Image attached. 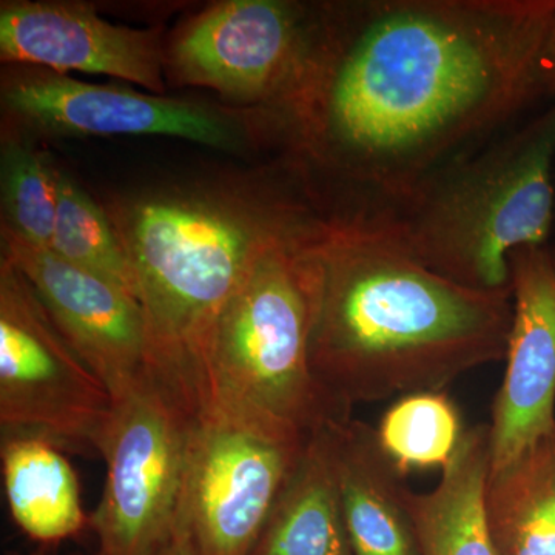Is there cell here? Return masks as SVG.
I'll return each mask as SVG.
<instances>
[{"instance_id":"7a4b0ae2","label":"cell","mask_w":555,"mask_h":555,"mask_svg":"<svg viewBox=\"0 0 555 555\" xmlns=\"http://www.w3.org/2000/svg\"><path fill=\"white\" fill-rule=\"evenodd\" d=\"M313 375L343 412L456 378L506 356L513 291H480L434 272L390 233L324 222Z\"/></svg>"},{"instance_id":"7c38bea8","label":"cell","mask_w":555,"mask_h":555,"mask_svg":"<svg viewBox=\"0 0 555 555\" xmlns=\"http://www.w3.org/2000/svg\"><path fill=\"white\" fill-rule=\"evenodd\" d=\"M513 324L489 425L491 476L555 436V258L550 246L509 257Z\"/></svg>"},{"instance_id":"4fadbf2b","label":"cell","mask_w":555,"mask_h":555,"mask_svg":"<svg viewBox=\"0 0 555 555\" xmlns=\"http://www.w3.org/2000/svg\"><path fill=\"white\" fill-rule=\"evenodd\" d=\"M0 57L9 64L107 75L163 93L159 33L109 24L73 3H3Z\"/></svg>"},{"instance_id":"6da1fadb","label":"cell","mask_w":555,"mask_h":555,"mask_svg":"<svg viewBox=\"0 0 555 555\" xmlns=\"http://www.w3.org/2000/svg\"><path fill=\"white\" fill-rule=\"evenodd\" d=\"M555 0H360L317 7L273 105L328 224L382 228L449 164L542 102Z\"/></svg>"},{"instance_id":"5bb4252c","label":"cell","mask_w":555,"mask_h":555,"mask_svg":"<svg viewBox=\"0 0 555 555\" xmlns=\"http://www.w3.org/2000/svg\"><path fill=\"white\" fill-rule=\"evenodd\" d=\"M318 433L331 456L356 555H420L408 486L379 447L375 427L350 416Z\"/></svg>"},{"instance_id":"52a82bcc","label":"cell","mask_w":555,"mask_h":555,"mask_svg":"<svg viewBox=\"0 0 555 555\" xmlns=\"http://www.w3.org/2000/svg\"><path fill=\"white\" fill-rule=\"evenodd\" d=\"M115 400L69 347L30 284L0 273V430L62 452L101 455Z\"/></svg>"},{"instance_id":"9a60e30c","label":"cell","mask_w":555,"mask_h":555,"mask_svg":"<svg viewBox=\"0 0 555 555\" xmlns=\"http://www.w3.org/2000/svg\"><path fill=\"white\" fill-rule=\"evenodd\" d=\"M440 483L427 494L406 489L420 555H499L486 491L491 476L489 425L466 429Z\"/></svg>"},{"instance_id":"ac0fdd59","label":"cell","mask_w":555,"mask_h":555,"mask_svg":"<svg viewBox=\"0 0 555 555\" xmlns=\"http://www.w3.org/2000/svg\"><path fill=\"white\" fill-rule=\"evenodd\" d=\"M489 525L499 555H555V436L489 476Z\"/></svg>"},{"instance_id":"d4e9b609","label":"cell","mask_w":555,"mask_h":555,"mask_svg":"<svg viewBox=\"0 0 555 555\" xmlns=\"http://www.w3.org/2000/svg\"><path fill=\"white\" fill-rule=\"evenodd\" d=\"M553 254H554V258H555V247H553Z\"/></svg>"},{"instance_id":"3957f363","label":"cell","mask_w":555,"mask_h":555,"mask_svg":"<svg viewBox=\"0 0 555 555\" xmlns=\"http://www.w3.org/2000/svg\"><path fill=\"white\" fill-rule=\"evenodd\" d=\"M108 217L133 269L149 372L199 414L219 315L259 255L317 218L281 201L207 192L141 196L112 207Z\"/></svg>"},{"instance_id":"5b68a950","label":"cell","mask_w":555,"mask_h":555,"mask_svg":"<svg viewBox=\"0 0 555 555\" xmlns=\"http://www.w3.org/2000/svg\"><path fill=\"white\" fill-rule=\"evenodd\" d=\"M324 221L259 255L219 315L206 358V406L273 416L312 436L350 418L313 375L310 343L321 291Z\"/></svg>"},{"instance_id":"603a6c76","label":"cell","mask_w":555,"mask_h":555,"mask_svg":"<svg viewBox=\"0 0 555 555\" xmlns=\"http://www.w3.org/2000/svg\"><path fill=\"white\" fill-rule=\"evenodd\" d=\"M158 555H195V553H193L192 546L189 545L184 537L177 535L173 542L166 550L160 551Z\"/></svg>"},{"instance_id":"9c48e42d","label":"cell","mask_w":555,"mask_h":555,"mask_svg":"<svg viewBox=\"0 0 555 555\" xmlns=\"http://www.w3.org/2000/svg\"><path fill=\"white\" fill-rule=\"evenodd\" d=\"M313 10L278 0H230L193 17L171 47L182 82L276 105L308 54Z\"/></svg>"},{"instance_id":"d6986e66","label":"cell","mask_w":555,"mask_h":555,"mask_svg":"<svg viewBox=\"0 0 555 555\" xmlns=\"http://www.w3.org/2000/svg\"><path fill=\"white\" fill-rule=\"evenodd\" d=\"M378 443L398 473L441 469L449 465L466 429L454 401L444 392L397 398L375 427Z\"/></svg>"},{"instance_id":"2e32d148","label":"cell","mask_w":555,"mask_h":555,"mask_svg":"<svg viewBox=\"0 0 555 555\" xmlns=\"http://www.w3.org/2000/svg\"><path fill=\"white\" fill-rule=\"evenodd\" d=\"M250 555H356L331 456L318 430Z\"/></svg>"},{"instance_id":"30bf717a","label":"cell","mask_w":555,"mask_h":555,"mask_svg":"<svg viewBox=\"0 0 555 555\" xmlns=\"http://www.w3.org/2000/svg\"><path fill=\"white\" fill-rule=\"evenodd\" d=\"M3 259L25 278L51 321L113 400L149 375L147 327L133 295L3 228Z\"/></svg>"},{"instance_id":"cb8c5ba5","label":"cell","mask_w":555,"mask_h":555,"mask_svg":"<svg viewBox=\"0 0 555 555\" xmlns=\"http://www.w3.org/2000/svg\"><path fill=\"white\" fill-rule=\"evenodd\" d=\"M554 185H555V175H554ZM554 229H555V218H554Z\"/></svg>"},{"instance_id":"8992f818","label":"cell","mask_w":555,"mask_h":555,"mask_svg":"<svg viewBox=\"0 0 555 555\" xmlns=\"http://www.w3.org/2000/svg\"><path fill=\"white\" fill-rule=\"evenodd\" d=\"M309 438L273 416L204 408L190 436L177 535L195 555H250Z\"/></svg>"},{"instance_id":"277c9868","label":"cell","mask_w":555,"mask_h":555,"mask_svg":"<svg viewBox=\"0 0 555 555\" xmlns=\"http://www.w3.org/2000/svg\"><path fill=\"white\" fill-rule=\"evenodd\" d=\"M554 175L555 98L449 164L377 229L455 283L506 291L511 255L553 235Z\"/></svg>"},{"instance_id":"8fae6325","label":"cell","mask_w":555,"mask_h":555,"mask_svg":"<svg viewBox=\"0 0 555 555\" xmlns=\"http://www.w3.org/2000/svg\"><path fill=\"white\" fill-rule=\"evenodd\" d=\"M2 100L14 115L53 133L171 137L215 149H232L241 142L240 127L217 109L82 82L50 69L13 73L3 82Z\"/></svg>"},{"instance_id":"ba28073f","label":"cell","mask_w":555,"mask_h":555,"mask_svg":"<svg viewBox=\"0 0 555 555\" xmlns=\"http://www.w3.org/2000/svg\"><path fill=\"white\" fill-rule=\"evenodd\" d=\"M196 416L152 374L116 398L101 451L107 480L90 518L98 555H158L173 542Z\"/></svg>"},{"instance_id":"e0dca14e","label":"cell","mask_w":555,"mask_h":555,"mask_svg":"<svg viewBox=\"0 0 555 555\" xmlns=\"http://www.w3.org/2000/svg\"><path fill=\"white\" fill-rule=\"evenodd\" d=\"M2 473L11 516L31 539L60 542L89 524L78 477L61 449L38 438H2Z\"/></svg>"},{"instance_id":"7402d4cb","label":"cell","mask_w":555,"mask_h":555,"mask_svg":"<svg viewBox=\"0 0 555 555\" xmlns=\"http://www.w3.org/2000/svg\"><path fill=\"white\" fill-rule=\"evenodd\" d=\"M537 86H539L542 101H551L555 98V13L547 28L546 38L543 40L542 50L537 65Z\"/></svg>"},{"instance_id":"ffe728a7","label":"cell","mask_w":555,"mask_h":555,"mask_svg":"<svg viewBox=\"0 0 555 555\" xmlns=\"http://www.w3.org/2000/svg\"><path fill=\"white\" fill-rule=\"evenodd\" d=\"M50 250L69 264L118 284L138 299L133 269L107 211L60 170Z\"/></svg>"},{"instance_id":"44dd1931","label":"cell","mask_w":555,"mask_h":555,"mask_svg":"<svg viewBox=\"0 0 555 555\" xmlns=\"http://www.w3.org/2000/svg\"><path fill=\"white\" fill-rule=\"evenodd\" d=\"M5 229L36 247L50 248L57 215V170L20 142L2 152Z\"/></svg>"}]
</instances>
